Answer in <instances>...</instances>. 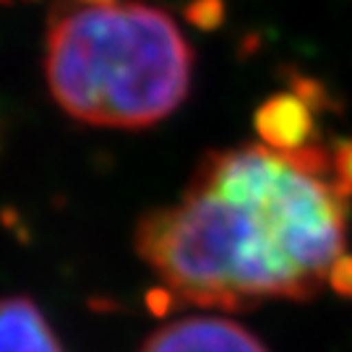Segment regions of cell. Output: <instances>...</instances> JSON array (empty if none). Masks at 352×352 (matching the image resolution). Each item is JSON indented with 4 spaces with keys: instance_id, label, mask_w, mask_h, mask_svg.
<instances>
[{
    "instance_id": "9c48e42d",
    "label": "cell",
    "mask_w": 352,
    "mask_h": 352,
    "mask_svg": "<svg viewBox=\"0 0 352 352\" xmlns=\"http://www.w3.org/2000/svg\"><path fill=\"white\" fill-rule=\"evenodd\" d=\"M329 285L342 298H352V253H342L329 269Z\"/></svg>"
},
{
    "instance_id": "5b68a950",
    "label": "cell",
    "mask_w": 352,
    "mask_h": 352,
    "mask_svg": "<svg viewBox=\"0 0 352 352\" xmlns=\"http://www.w3.org/2000/svg\"><path fill=\"white\" fill-rule=\"evenodd\" d=\"M0 352H65L39 305L29 298H0Z\"/></svg>"
},
{
    "instance_id": "30bf717a",
    "label": "cell",
    "mask_w": 352,
    "mask_h": 352,
    "mask_svg": "<svg viewBox=\"0 0 352 352\" xmlns=\"http://www.w3.org/2000/svg\"><path fill=\"white\" fill-rule=\"evenodd\" d=\"M87 3H94V6H110L115 0H87Z\"/></svg>"
},
{
    "instance_id": "3957f363",
    "label": "cell",
    "mask_w": 352,
    "mask_h": 352,
    "mask_svg": "<svg viewBox=\"0 0 352 352\" xmlns=\"http://www.w3.org/2000/svg\"><path fill=\"white\" fill-rule=\"evenodd\" d=\"M139 352H269L245 327L217 316H188L154 331Z\"/></svg>"
},
{
    "instance_id": "ba28073f",
    "label": "cell",
    "mask_w": 352,
    "mask_h": 352,
    "mask_svg": "<svg viewBox=\"0 0 352 352\" xmlns=\"http://www.w3.org/2000/svg\"><path fill=\"white\" fill-rule=\"evenodd\" d=\"M331 170H334V188L344 199L352 196V136L340 139L331 151Z\"/></svg>"
},
{
    "instance_id": "52a82bcc",
    "label": "cell",
    "mask_w": 352,
    "mask_h": 352,
    "mask_svg": "<svg viewBox=\"0 0 352 352\" xmlns=\"http://www.w3.org/2000/svg\"><path fill=\"white\" fill-rule=\"evenodd\" d=\"M289 84H292V91H295L300 100L308 102L316 113H321V110H340V104H337V100L329 94V89L324 87L321 81L311 78V76L292 74Z\"/></svg>"
},
{
    "instance_id": "6da1fadb",
    "label": "cell",
    "mask_w": 352,
    "mask_h": 352,
    "mask_svg": "<svg viewBox=\"0 0 352 352\" xmlns=\"http://www.w3.org/2000/svg\"><path fill=\"white\" fill-rule=\"evenodd\" d=\"M347 222L334 183L248 144L209 151L180 201L141 217L133 245L183 302L251 311L316 298L344 253Z\"/></svg>"
},
{
    "instance_id": "7a4b0ae2",
    "label": "cell",
    "mask_w": 352,
    "mask_h": 352,
    "mask_svg": "<svg viewBox=\"0 0 352 352\" xmlns=\"http://www.w3.org/2000/svg\"><path fill=\"white\" fill-rule=\"evenodd\" d=\"M193 50L160 8H65L50 21L45 76L68 118L100 128L157 126L186 102Z\"/></svg>"
},
{
    "instance_id": "277c9868",
    "label": "cell",
    "mask_w": 352,
    "mask_h": 352,
    "mask_svg": "<svg viewBox=\"0 0 352 352\" xmlns=\"http://www.w3.org/2000/svg\"><path fill=\"white\" fill-rule=\"evenodd\" d=\"M256 133L266 149L277 154H298L321 144L316 110L295 91L274 94L256 110Z\"/></svg>"
},
{
    "instance_id": "8992f818",
    "label": "cell",
    "mask_w": 352,
    "mask_h": 352,
    "mask_svg": "<svg viewBox=\"0 0 352 352\" xmlns=\"http://www.w3.org/2000/svg\"><path fill=\"white\" fill-rule=\"evenodd\" d=\"M186 19L196 29H204V32H214L225 24L227 16V6L225 0H190L186 6Z\"/></svg>"
}]
</instances>
